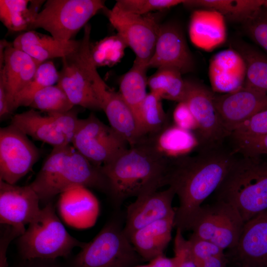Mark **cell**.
<instances>
[{"mask_svg":"<svg viewBox=\"0 0 267 267\" xmlns=\"http://www.w3.org/2000/svg\"><path fill=\"white\" fill-rule=\"evenodd\" d=\"M243 267L237 266V267Z\"/></svg>","mask_w":267,"mask_h":267,"instance_id":"f5cc1de1","label":"cell"},{"mask_svg":"<svg viewBox=\"0 0 267 267\" xmlns=\"http://www.w3.org/2000/svg\"><path fill=\"white\" fill-rule=\"evenodd\" d=\"M184 1L182 0H119L115 5L126 12L145 15L169 9L183 4Z\"/></svg>","mask_w":267,"mask_h":267,"instance_id":"8d00e7d4","label":"cell"},{"mask_svg":"<svg viewBox=\"0 0 267 267\" xmlns=\"http://www.w3.org/2000/svg\"><path fill=\"white\" fill-rule=\"evenodd\" d=\"M30 185L44 205L57 194L76 186L93 188L108 194V183L100 168L71 144L53 147Z\"/></svg>","mask_w":267,"mask_h":267,"instance_id":"3957f363","label":"cell"},{"mask_svg":"<svg viewBox=\"0 0 267 267\" xmlns=\"http://www.w3.org/2000/svg\"><path fill=\"white\" fill-rule=\"evenodd\" d=\"M10 124L26 135L53 147L71 144L60 132L51 116L43 115L34 109L15 114Z\"/></svg>","mask_w":267,"mask_h":267,"instance_id":"484cf974","label":"cell"},{"mask_svg":"<svg viewBox=\"0 0 267 267\" xmlns=\"http://www.w3.org/2000/svg\"><path fill=\"white\" fill-rule=\"evenodd\" d=\"M95 166L101 168L128 148V143L111 126L94 114L80 119L71 143Z\"/></svg>","mask_w":267,"mask_h":267,"instance_id":"30bf717a","label":"cell"},{"mask_svg":"<svg viewBox=\"0 0 267 267\" xmlns=\"http://www.w3.org/2000/svg\"><path fill=\"white\" fill-rule=\"evenodd\" d=\"M265 135H267V108L252 116L233 132L229 137L247 138Z\"/></svg>","mask_w":267,"mask_h":267,"instance_id":"f35d334b","label":"cell"},{"mask_svg":"<svg viewBox=\"0 0 267 267\" xmlns=\"http://www.w3.org/2000/svg\"><path fill=\"white\" fill-rule=\"evenodd\" d=\"M150 137L156 148L169 158L188 155L200 144L195 134L175 125L168 126L156 135Z\"/></svg>","mask_w":267,"mask_h":267,"instance_id":"4316f807","label":"cell"},{"mask_svg":"<svg viewBox=\"0 0 267 267\" xmlns=\"http://www.w3.org/2000/svg\"><path fill=\"white\" fill-rule=\"evenodd\" d=\"M263 6L265 7L266 9H267V0H264Z\"/></svg>","mask_w":267,"mask_h":267,"instance_id":"816d5d0a","label":"cell"},{"mask_svg":"<svg viewBox=\"0 0 267 267\" xmlns=\"http://www.w3.org/2000/svg\"><path fill=\"white\" fill-rule=\"evenodd\" d=\"M0 267H7L6 252L10 242L21 233L10 225L0 224Z\"/></svg>","mask_w":267,"mask_h":267,"instance_id":"f6af8a7d","label":"cell"},{"mask_svg":"<svg viewBox=\"0 0 267 267\" xmlns=\"http://www.w3.org/2000/svg\"><path fill=\"white\" fill-rule=\"evenodd\" d=\"M143 261L124 231L118 216L66 265L67 267H133Z\"/></svg>","mask_w":267,"mask_h":267,"instance_id":"52a82bcc","label":"cell"},{"mask_svg":"<svg viewBox=\"0 0 267 267\" xmlns=\"http://www.w3.org/2000/svg\"><path fill=\"white\" fill-rule=\"evenodd\" d=\"M11 113L8 103L7 93L5 81L2 70H0V117L6 118Z\"/></svg>","mask_w":267,"mask_h":267,"instance_id":"7dc6e473","label":"cell"},{"mask_svg":"<svg viewBox=\"0 0 267 267\" xmlns=\"http://www.w3.org/2000/svg\"><path fill=\"white\" fill-rule=\"evenodd\" d=\"M175 216L149 224L133 233L129 238L143 261H150L164 255L172 239Z\"/></svg>","mask_w":267,"mask_h":267,"instance_id":"d4e9b609","label":"cell"},{"mask_svg":"<svg viewBox=\"0 0 267 267\" xmlns=\"http://www.w3.org/2000/svg\"><path fill=\"white\" fill-rule=\"evenodd\" d=\"M162 100L159 96L150 92L142 105L140 123L144 134L148 137L156 135L168 126Z\"/></svg>","mask_w":267,"mask_h":267,"instance_id":"836d02e7","label":"cell"},{"mask_svg":"<svg viewBox=\"0 0 267 267\" xmlns=\"http://www.w3.org/2000/svg\"><path fill=\"white\" fill-rule=\"evenodd\" d=\"M208 75L212 90L214 93L232 92L245 85L246 63L242 55L235 49H223L211 58Z\"/></svg>","mask_w":267,"mask_h":267,"instance_id":"d6986e66","label":"cell"},{"mask_svg":"<svg viewBox=\"0 0 267 267\" xmlns=\"http://www.w3.org/2000/svg\"><path fill=\"white\" fill-rule=\"evenodd\" d=\"M42 63L9 43L4 50L3 65L0 68L4 75L9 110L16 95L30 82Z\"/></svg>","mask_w":267,"mask_h":267,"instance_id":"7402d4cb","label":"cell"},{"mask_svg":"<svg viewBox=\"0 0 267 267\" xmlns=\"http://www.w3.org/2000/svg\"><path fill=\"white\" fill-rule=\"evenodd\" d=\"M185 240L182 232L177 228L174 240V257L159 256L149 262V267H179L184 255Z\"/></svg>","mask_w":267,"mask_h":267,"instance_id":"b9f144b4","label":"cell"},{"mask_svg":"<svg viewBox=\"0 0 267 267\" xmlns=\"http://www.w3.org/2000/svg\"><path fill=\"white\" fill-rule=\"evenodd\" d=\"M104 8L105 1L102 0H48L30 30L42 28L57 40L69 41Z\"/></svg>","mask_w":267,"mask_h":267,"instance_id":"ba28073f","label":"cell"},{"mask_svg":"<svg viewBox=\"0 0 267 267\" xmlns=\"http://www.w3.org/2000/svg\"><path fill=\"white\" fill-rule=\"evenodd\" d=\"M29 106L49 114L69 111L73 109L74 105L64 91L56 84L36 92Z\"/></svg>","mask_w":267,"mask_h":267,"instance_id":"e575fe53","label":"cell"},{"mask_svg":"<svg viewBox=\"0 0 267 267\" xmlns=\"http://www.w3.org/2000/svg\"><path fill=\"white\" fill-rule=\"evenodd\" d=\"M231 148L236 154L246 156L267 155V135L247 138L229 137Z\"/></svg>","mask_w":267,"mask_h":267,"instance_id":"ab89813d","label":"cell"},{"mask_svg":"<svg viewBox=\"0 0 267 267\" xmlns=\"http://www.w3.org/2000/svg\"><path fill=\"white\" fill-rule=\"evenodd\" d=\"M15 267H67L57 262L56 259H34L31 260H22Z\"/></svg>","mask_w":267,"mask_h":267,"instance_id":"bcb514c9","label":"cell"},{"mask_svg":"<svg viewBox=\"0 0 267 267\" xmlns=\"http://www.w3.org/2000/svg\"><path fill=\"white\" fill-rule=\"evenodd\" d=\"M214 102L223 127L231 135L252 116L267 108V93L244 85L232 92L214 93Z\"/></svg>","mask_w":267,"mask_h":267,"instance_id":"5bb4252c","label":"cell"},{"mask_svg":"<svg viewBox=\"0 0 267 267\" xmlns=\"http://www.w3.org/2000/svg\"><path fill=\"white\" fill-rule=\"evenodd\" d=\"M106 14L117 34L134 51V62L147 67L161 25L158 18L153 13L138 15L127 12L115 4L107 10Z\"/></svg>","mask_w":267,"mask_h":267,"instance_id":"8fae6325","label":"cell"},{"mask_svg":"<svg viewBox=\"0 0 267 267\" xmlns=\"http://www.w3.org/2000/svg\"><path fill=\"white\" fill-rule=\"evenodd\" d=\"M40 157L28 136L12 125L0 129V180L14 184L33 168Z\"/></svg>","mask_w":267,"mask_h":267,"instance_id":"4fadbf2b","label":"cell"},{"mask_svg":"<svg viewBox=\"0 0 267 267\" xmlns=\"http://www.w3.org/2000/svg\"><path fill=\"white\" fill-rule=\"evenodd\" d=\"M237 154L215 191L216 200L227 203L245 222L267 210V160Z\"/></svg>","mask_w":267,"mask_h":267,"instance_id":"277c9868","label":"cell"},{"mask_svg":"<svg viewBox=\"0 0 267 267\" xmlns=\"http://www.w3.org/2000/svg\"><path fill=\"white\" fill-rule=\"evenodd\" d=\"M188 30L191 43L206 51L220 46L227 38L225 18L212 9L199 8L194 10L190 17Z\"/></svg>","mask_w":267,"mask_h":267,"instance_id":"44dd1931","label":"cell"},{"mask_svg":"<svg viewBox=\"0 0 267 267\" xmlns=\"http://www.w3.org/2000/svg\"><path fill=\"white\" fill-rule=\"evenodd\" d=\"M264 2V0H184L183 4L214 10L225 19L243 23L263 6Z\"/></svg>","mask_w":267,"mask_h":267,"instance_id":"f546056e","label":"cell"},{"mask_svg":"<svg viewBox=\"0 0 267 267\" xmlns=\"http://www.w3.org/2000/svg\"><path fill=\"white\" fill-rule=\"evenodd\" d=\"M245 222L237 210L225 202L216 200L202 205L191 221L188 230L194 235L210 241L222 250L234 248Z\"/></svg>","mask_w":267,"mask_h":267,"instance_id":"9c48e42d","label":"cell"},{"mask_svg":"<svg viewBox=\"0 0 267 267\" xmlns=\"http://www.w3.org/2000/svg\"><path fill=\"white\" fill-rule=\"evenodd\" d=\"M133 267H149V266L148 264H146V265L140 264V265H138Z\"/></svg>","mask_w":267,"mask_h":267,"instance_id":"f907efd6","label":"cell"},{"mask_svg":"<svg viewBox=\"0 0 267 267\" xmlns=\"http://www.w3.org/2000/svg\"><path fill=\"white\" fill-rule=\"evenodd\" d=\"M47 114L52 117L60 132L71 143L80 120L77 112L72 109L66 112Z\"/></svg>","mask_w":267,"mask_h":267,"instance_id":"7bdbcfd3","label":"cell"},{"mask_svg":"<svg viewBox=\"0 0 267 267\" xmlns=\"http://www.w3.org/2000/svg\"><path fill=\"white\" fill-rule=\"evenodd\" d=\"M179 267H199L190 252L187 240L184 242V252L183 259Z\"/></svg>","mask_w":267,"mask_h":267,"instance_id":"681fc988","label":"cell"},{"mask_svg":"<svg viewBox=\"0 0 267 267\" xmlns=\"http://www.w3.org/2000/svg\"><path fill=\"white\" fill-rule=\"evenodd\" d=\"M90 33L91 26L88 24L77 48L61 58L62 68L57 84L74 106L100 110L101 103L95 89L102 79L91 58Z\"/></svg>","mask_w":267,"mask_h":267,"instance_id":"8992f818","label":"cell"},{"mask_svg":"<svg viewBox=\"0 0 267 267\" xmlns=\"http://www.w3.org/2000/svg\"><path fill=\"white\" fill-rule=\"evenodd\" d=\"M229 256L243 267H267V210L244 223Z\"/></svg>","mask_w":267,"mask_h":267,"instance_id":"ac0fdd59","label":"cell"},{"mask_svg":"<svg viewBox=\"0 0 267 267\" xmlns=\"http://www.w3.org/2000/svg\"><path fill=\"white\" fill-rule=\"evenodd\" d=\"M194 66L193 57L180 28L172 23L161 25L147 68H170L182 74L192 71Z\"/></svg>","mask_w":267,"mask_h":267,"instance_id":"2e32d148","label":"cell"},{"mask_svg":"<svg viewBox=\"0 0 267 267\" xmlns=\"http://www.w3.org/2000/svg\"><path fill=\"white\" fill-rule=\"evenodd\" d=\"M18 238V252L24 260L68 257L73 248H82L86 243L67 231L56 214L53 201L41 209L25 232Z\"/></svg>","mask_w":267,"mask_h":267,"instance_id":"5b68a950","label":"cell"},{"mask_svg":"<svg viewBox=\"0 0 267 267\" xmlns=\"http://www.w3.org/2000/svg\"><path fill=\"white\" fill-rule=\"evenodd\" d=\"M80 43V40L62 41L51 36L29 30L18 36L12 44L14 47L43 63L68 55L77 48Z\"/></svg>","mask_w":267,"mask_h":267,"instance_id":"603a6c76","label":"cell"},{"mask_svg":"<svg viewBox=\"0 0 267 267\" xmlns=\"http://www.w3.org/2000/svg\"><path fill=\"white\" fill-rule=\"evenodd\" d=\"M187 242L191 254L197 265L209 257L224 254V250L213 242L193 234Z\"/></svg>","mask_w":267,"mask_h":267,"instance_id":"60d3db41","label":"cell"},{"mask_svg":"<svg viewBox=\"0 0 267 267\" xmlns=\"http://www.w3.org/2000/svg\"><path fill=\"white\" fill-rule=\"evenodd\" d=\"M171 158L160 153L150 137L128 147L100 168L108 185V196L116 208L132 197L166 185Z\"/></svg>","mask_w":267,"mask_h":267,"instance_id":"7a4b0ae2","label":"cell"},{"mask_svg":"<svg viewBox=\"0 0 267 267\" xmlns=\"http://www.w3.org/2000/svg\"><path fill=\"white\" fill-rule=\"evenodd\" d=\"M101 110L105 113L111 126L126 141L129 147L146 140V136L133 112L119 92L108 86L99 93Z\"/></svg>","mask_w":267,"mask_h":267,"instance_id":"ffe728a7","label":"cell"},{"mask_svg":"<svg viewBox=\"0 0 267 267\" xmlns=\"http://www.w3.org/2000/svg\"><path fill=\"white\" fill-rule=\"evenodd\" d=\"M234 46L246 63L244 85L267 93V54L247 44L239 43Z\"/></svg>","mask_w":267,"mask_h":267,"instance_id":"1f68e13d","label":"cell"},{"mask_svg":"<svg viewBox=\"0 0 267 267\" xmlns=\"http://www.w3.org/2000/svg\"><path fill=\"white\" fill-rule=\"evenodd\" d=\"M43 0H0V19L10 31H29Z\"/></svg>","mask_w":267,"mask_h":267,"instance_id":"f1b7e54d","label":"cell"},{"mask_svg":"<svg viewBox=\"0 0 267 267\" xmlns=\"http://www.w3.org/2000/svg\"><path fill=\"white\" fill-rule=\"evenodd\" d=\"M59 72L50 60L42 63L30 82L15 96L12 112L20 106H29L34 94L38 91L57 83Z\"/></svg>","mask_w":267,"mask_h":267,"instance_id":"d6a6232c","label":"cell"},{"mask_svg":"<svg viewBox=\"0 0 267 267\" xmlns=\"http://www.w3.org/2000/svg\"><path fill=\"white\" fill-rule=\"evenodd\" d=\"M40 198L30 184L18 186L0 180V223L11 226L21 234L25 225L38 215Z\"/></svg>","mask_w":267,"mask_h":267,"instance_id":"9a60e30c","label":"cell"},{"mask_svg":"<svg viewBox=\"0 0 267 267\" xmlns=\"http://www.w3.org/2000/svg\"><path fill=\"white\" fill-rule=\"evenodd\" d=\"M58 207L62 219L69 225L78 228L89 225L98 209L95 197L83 186L74 187L60 194Z\"/></svg>","mask_w":267,"mask_h":267,"instance_id":"cb8c5ba5","label":"cell"},{"mask_svg":"<svg viewBox=\"0 0 267 267\" xmlns=\"http://www.w3.org/2000/svg\"><path fill=\"white\" fill-rule=\"evenodd\" d=\"M173 118L174 125L182 129L192 132L198 129L196 121L184 101L178 103L173 113Z\"/></svg>","mask_w":267,"mask_h":267,"instance_id":"ee69618b","label":"cell"},{"mask_svg":"<svg viewBox=\"0 0 267 267\" xmlns=\"http://www.w3.org/2000/svg\"><path fill=\"white\" fill-rule=\"evenodd\" d=\"M175 192L169 187L141 195L127 208L124 231L129 237L135 231L154 222L175 217L172 206Z\"/></svg>","mask_w":267,"mask_h":267,"instance_id":"e0dca14e","label":"cell"},{"mask_svg":"<svg viewBox=\"0 0 267 267\" xmlns=\"http://www.w3.org/2000/svg\"><path fill=\"white\" fill-rule=\"evenodd\" d=\"M225 254L209 257L198 264L199 267H226L228 262Z\"/></svg>","mask_w":267,"mask_h":267,"instance_id":"c3c4849f","label":"cell"},{"mask_svg":"<svg viewBox=\"0 0 267 267\" xmlns=\"http://www.w3.org/2000/svg\"><path fill=\"white\" fill-rule=\"evenodd\" d=\"M223 145L200 149L197 154L171 158L166 185L178 197L174 227L182 232L202 203L219 187L237 156Z\"/></svg>","mask_w":267,"mask_h":267,"instance_id":"6da1fadb","label":"cell"},{"mask_svg":"<svg viewBox=\"0 0 267 267\" xmlns=\"http://www.w3.org/2000/svg\"><path fill=\"white\" fill-rule=\"evenodd\" d=\"M243 24L250 38L267 52V9L263 5Z\"/></svg>","mask_w":267,"mask_h":267,"instance_id":"74e56055","label":"cell"},{"mask_svg":"<svg viewBox=\"0 0 267 267\" xmlns=\"http://www.w3.org/2000/svg\"><path fill=\"white\" fill-rule=\"evenodd\" d=\"M127 45L117 34L105 37L91 44V55L95 65L111 66L117 64L123 58Z\"/></svg>","mask_w":267,"mask_h":267,"instance_id":"d590c367","label":"cell"},{"mask_svg":"<svg viewBox=\"0 0 267 267\" xmlns=\"http://www.w3.org/2000/svg\"><path fill=\"white\" fill-rule=\"evenodd\" d=\"M147 86L150 92L165 99L183 101L186 92V82L178 71L170 68L158 69L148 78Z\"/></svg>","mask_w":267,"mask_h":267,"instance_id":"4dcf8cb0","label":"cell"},{"mask_svg":"<svg viewBox=\"0 0 267 267\" xmlns=\"http://www.w3.org/2000/svg\"><path fill=\"white\" fill-rule=\"evenodd\" d=\"M147 69L145 66L134 62L132 67L122 76L119 82V93L140 125L141 109L148 94L146 92Z\"/></svg>","mask_w":267,"mask_h":267,"instance_id":"83f0119b","label":"cell"},{"mask_svg":"<svg viewBox=\"0 0 267 267\" xmlns=\"http://www.w3.org/2000/svg\"><path fill=\"white\" fill-rule=\"evenodd\" d=\"M184 100L198 125L200 148L223 145L230 134L223 127L214 102V92L200 83L185 80Z\"/></svg>","mask_w":267,"mask_h":267,"instance_id":"7c38bea8","label":"cell"}]
</instances>
